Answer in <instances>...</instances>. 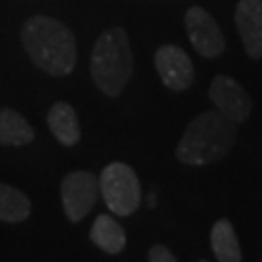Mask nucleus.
I'll list each match as a JSON object with an SVG mask.
<instances>
[{
  "label": "nucleus",
  "mask_w": 262,
  "mask_h": 262,
  "mask_svg": "<svg viewBox=\"0 0 262 262\" xmlns=\"http://www.w3.org/2000/svg\"><path fill=\"white\" fill-rule=\"evenodd\" d=\"M210 243L214 249V254L217 262H241L243 253H241V245L237 239L233 224L229 220H217L212 227L210 233Z\"/></svg>",
  "instance_id": "obj_12"
},
{
  "label": "nucleus",
  "mask_w": 262,
  "mask_h": 262,
  "mask_svg": "<svg viewBox=\"0 0 262 262\" xmlns=\"http://www.w3.org/2000/svg\"><path fill=\"white\" fill-rule=\"evenodd\" d=\"M35 140V130L18 111L0 109V146H28Z\"/></svg>",
  "instance_id": "obj_13"
},
{
  "label": "nucleus",
  "mask_w": 262,
  "mask_h": 262,
  "mask_svg": "<svg viewBox=\"0 0 262 262\" xmlns=\"http://www.w3.org/2000/svg\"><path fill=\"white\" fill-rule=\"evenodd\" d=\"M235 26L245 53L258 60L262 56V0H239L235 8Z\"/></svg>",
  "instance_id": "obj_9"
},
{
  "label": "nucleus",
  "mask_w": 262,
  "mask_h": 262,
  "mask_svg": "<svg viewBox=\"0 0 262 262\" xmlns=\"http://www.w3.org/2000/svg\"><path fill=\"white\" fill-rule=\"evenodd\" d=\"M148 206L150 208L156 206V192H150V196H148Z\"/></svg>",
  "instance_id": "obj_16"
},
{
  "label": "nucleus",
  "mask_w": 262,
  "mask_h": 262,
  "mask_svg": "<svg viewBox=\"0 0 262 262\" xmlns=\"http://www.w3.org/2000/svg\"><path fill=\"white\" fill-rule=\"evenodd\" d=\"M156 70L163 85L173 92H185L194 82V66L190 56L177 45H163L154 56Z\"/></svg>",
  "instance_id": "obj_8"
},
{
  "label": "nucleus",
  "mask_w": 262,
  "mask_h": 262,
  "mask_svg": "<svg viewBox=\"0 0 262 262\" xmlns=\"http://www.w3.org/2000/svg\"><path fill=\"white\" fill-rule=\"evenodd\" d=\"M90 239L107 254H119L126 247V233L122 225L107 214L95 217L90 229Z\"/></svg>",
  "instance_id": "obj_11"
},
{
  "label": "nucleus",
  "mask_w": 262,
  "mask_h": 262,
  "mask_svg": "<svg viewBox=\"0 0 262 262\" xmlns=\"http://www.w3.org/2000/svg\"><path fill=\"white\" fill-rule=\"evenodd\" d=\"M99 196V177L92 171H72L62 179L60 185V198L66 217L78 224L82 222L90 210L94 208Z\"/></svg>",
  "instance_id": "obj_5"
},
{
  "label": "nucleus",
  "mask_w": 262,
  "mask_h": 262,
  "mask_svg": "<svg viewBox=\"0 0 262 262\" xmlns=\"http://www.w3.org/2000/svg\"><path fill=\"white\" fill-rule=\"evenodd\" d=\"M99 190L107 208L117 215H132L142 200L140 181L134 169L122 161H113L101 171Z\"/></svg>",
  "instance_id": "obj_4"
},
{
  "label": "nucleus",
  "mask_w": 262,
  "mask_h": 262,
  "mask_svg": "<svg viewBox=\"0 0 262 262\" xmlns=\"http://www.w3.org/2000/svg\"><path fill=\"white\" fill-rule=\"evenodd\" d=\"M47 124L53 136L62 146H76L82 138V128L74 107L66 101H56L47 113Z\"/></svg>",
  "instance_id": "obj_10"
},
{
  "label": "nucleus",
  "mask_w": 262,
  "mask_h": 262,
  "mask_svg": "<svg viewBox=\"0 0 262 262\" xmlns=\"http://www.w3.org/2000/svg\"><path fill=\"white\" fill-rule=\"evenodd\" d=\"M29 214H31L29 198L16 187L0 183V222L19 224L28 220Z\"/></svg>",
  "instance_id": "obj_14"
},
{
  "label": "nucleus",
  "mask_w": 262,
  "mask_h": 262,
  "mask_svg": "<svg viewBox=\"0 0 262 262\" xmlns=\"http://www.w3.org/2000/svg\"><path fill=\"white\" fill-rule=\"evenodd\" d=\"M134 68V56L128 35L122 28L103 31L92 49V78L97 90L117 97L128 84Z\"/></svg>",
  "instance_id": "obj_3"
},
{
  "label": "nucleus",
  "mask_w": 262,
  "mask_h": 262,
  "mask_svg": "<svg viewBox=\"0 0 262 262\" xmlns=\"http://www.w3.org/2000/svg\"><path fill=\"white\" fill-rule=\"evenodd\" d=\"M188 39L192 47L206 58H215L225 51V37L220 26L215 24L214 16L202 6H192L187 10L185 16Z\"/></svg>",
  "instance_id": "obj_7"
},
{
  "label": "nucleus",
  "mask_w": 262,
  "mask_h": 262,
  "mask_svg": "<svg viewBox=\"0 0 262 262\" xmlns=\"http://www.w3.org/2000/svg\"><path fill=\"white\" fill-rule=\"evenodd\" d=\"M148 262H179L175 254L163 245H154L148 253Z\"/></svg>",
  "instance_id": "obj_15"
},
{
  "label": "nucleus",
  "mask_w": 262,
  "mask_h": 262,
  "mask_svg": "<svg viewBox=\"0 0 262 262\" xmlns=\"http://www.w3.org/2000/svg\"><path fill=\"white\" fill-rule=\"evenodd\" d=\"M210 99L215 109L235 124H243L253 113V99L239 82L229 76H215L210 84Z\"/></svg>",
  "instance_id": "obj_6"
},
{
  "label": "nucleus",
  "mask_w": 262,
  "mask_h": 262,
  "mask_svg": "<svg viewBox=\"0 0 262 262\" xmlns=\"http://www.w3.org/2000/svg\"><path fill=\"white\" fill-rule=\"evenodd\" d=\"M237 142V124L217 109L200 113L179 140L177 158L185 165H208L224 159Z\"/></svg>",
  "instance_id": "obj_2"
},
{
  "label": "nucleus",
  "mask_w": 262,
  "mask_h": 262,
  "mask_svg": "<svg viewBox=\"0 0 262 262\" xmlns=\"http://www.w3.org/2000/svg\"><path fill=\"white\" fill-rule=\"evenodd\" d=\"M200 262H206V260H200Z\"/></svg>",
  "instance_id": "obj_17"
},
{
  "label": "nucleus",
  "mask_w": 262,
  "mask_h": 262,
  "mask_svg": "<svg viewBox=\"0 0 262 262\" xmlns=\"http://www.w3.org/2000/svg\"><path fill=\"white\" fill-rule=\"evenodd\" d=\"M21 43L31 62L43 72L62 78L76 66V41L62 21L49 16H33L21 28Z\"/></svg>",
  "instance_id": "obj_1"
}]
</instances>
